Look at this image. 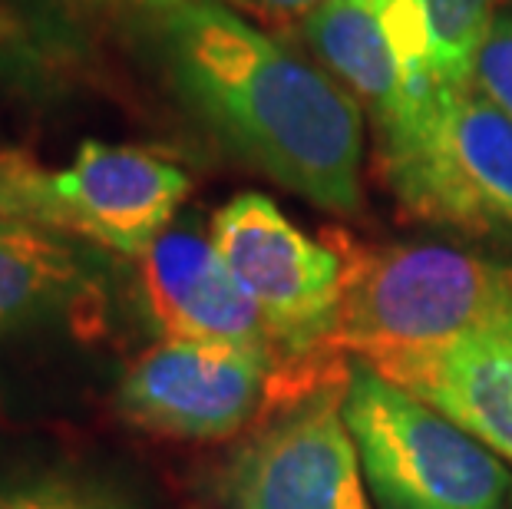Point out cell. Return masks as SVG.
<instances>
[{"instance_id":"6da1fadb","label":"cell","mask_w":512,"mask_h":509,"mask_svg":"<svg viewBox=\"0 0 512 509\" xmlns=\"http://www.w3.org/2000/svg\"><path fill=\"white\" fill-rule=\"evenodd\" d=\"M149 20L172 90L238 159L324 212L364 209V110L328 70L222 0Z\"/></svg>"},{"instance_id":"7a4b0ae2","label":"cell","mask_w":512,"mask_h":509,"mask_svg":"<svg viewBox=\"0 0 512 509\" xmlns=\"http://www.w3.org/2000/svg\"><path fill=\"white\" fill-rule=\"evenodd\" d=\"M344 258L334 351L374 364L460 334L512 324V275L489 258L437 242L361 245L328 232Z\"/></svg>"},{"instance_id":"3957f363","label":"cell","mask_w":512,"mask_h":509,"mask_svg":"<svg viewBox=\"0 0 512 509\" xmlns=\"http://www.w3.org/2000/svg\"><path fill=\"white\" fill-rule=\"evenodd\" d=\"M212 245L265 318L285 367L304 384L344 381L334 351L344 258L328 235L311 238L268 196L242 192L212 215Z\"/></svg>"},{"instance_id":"277c9868","label":"cell","mask_w":512,"mask_h":509,"mask_svg":"<svg viewBox=\"0 0 512 509\" xmlns=\"http://www.w3.org/2000/svg\"><path fill=\"white\" fill-rule=\"evenodd\" d=\"M344 420L374 509H506L512 500L503 457L364 361H351Z\"/></svg>"},{"instance_id":"5b68a950","label":"cell","mask_w":512,"mask_h":509,"mask_svg":"<svg viewBox=\"0 0 512 509\" xmlns=\"http://www.w3.org/2000/svg\"><path fill=\"white\" fill-rule=\"evenodd\" d=\"M380 172L410 215L470 235H512V119L476 86H440Z\"/></svg>"},{"instance_id":"8992f818","label":"cell","mask_w":512,"mask_h":509,"mask_svg":"<svg viewBox=\"0 0 512 509\" xmlns=\"http://www.w3.org/2000/svg\"><path fill=\"white\" fill-rule=\"evenodd\" d=\"M308 391L314 387L265 357L162 338L126 367L116 410L162 437L225 440Z\"/></svg>"},{"instance_id":"52a82bcc","label":"cell","mask_w":512,"mask_h":509,"mask_svg":"<svg viewBox=\"0 0 512 509\" xmlns=\"http://www.w3.org/2000/svg\"><path fill=\"white\" fill-rule=\"evenodd\" d=\"M344 381L261 417L219 473L228 509H374L344 420Z\"/></svg>"},{"instance_id":"ba28073f","label":"cell","mask_w":512,"mask_h":509,"mask_svg":"<svg viewBox=\"0 0 512 509\" xmlns=\"http://www.w3.org/2000/svg\"><path fill=\"white\" fill-rule=\"evenodd\" d=\"M189 176L149 149L86 139L67 169H37L27 222L139 258L176 222Z\"/></svg>"},{"instance_id":"9c48e42d","label":"cell","mask_w":512,"mask_h":509,"mask_svg":"<svg viewBox=\"0 0 512 509\" xmlns=\"http://www.w3.org/2000/svg\"><path fill=\"white\" fill-rule=\"evenodd\" d=\"M139 288L162 338L219 344L285 367L265 318L238 285L212 238L195 225L172 222L139 255Z\"/></svg>"},{"instance_id":"30bf717a","label":"cell","mask_w":512,"mask_h":509,"mask_svg":"<svg viewBox=\"0 0 512 509\" xmlns=\"http://www.w3.org/2000/svg\"><path fill=\"white\" fill-rule=\"evenodd\" d=\"M370 367L512 463V324L384 357Z\"/></svg>"},{"instance_id":"8fae6325","label":"cell","mask_w":512,"mask_h":509,"mask_svg":"<svg viewBox=\"0 0 512 509\" xmlns=\"http://www.w3.org/2000/svg\"><path fill=\"white\" fill-rule=\"evenodd\" d=\"M106 311V262L96 245L0 219V338L67 324L90 338Z\"/></svg>"},{"instance_id":"7c38bea8","label":"cell","mask_w":512,"mask_h":509,"mask_svg":"<svg viewBox=\"0 0 512 509\" xmlns=\"http://www.w3.org/2000/svg\"><path fill=\"white\" fill-rule=\"evenodd\" d=\"M301 34L364 110L377 146L400 139L437 100L440 86H420L410 77L370 0H328L301 20Z\"/></svg>"},{"instance_id":"4fadbf2b","label":"cell","mask_w":512,"mask_h":509,"mask_svg":"<svg viewBox=\"0 0 512 509\" xmlns=\"http://www.w3.org/2000/svg\"><path fill=\"white\" fill-rule=\"evenodd\" d=\"M433 47V77L440 86H473L476 60L493 27V0H420Z\"/></svg>"},{"instance_id":"5bb4252c","label":"cell","mask_w":512,"mask_h":509,"mask_svg":"<svg viewBox=\"0 0 512 509\" xmlns=\"http://www.w3.org/2000/svg\"><path fill=\"white\" fill-rule=\"evenodd\" d=\"M0 509H139L123 490L86 480V476H37V480L0 486Z\"/></svg>"},{"instance_id":"9a60e30c","label":"cell","mask_w":512,"mask_h":509,"mask_svg":"<svg viewBox=\"0 0 512 509\" xmlns=\"http://www.w3.org/2000/svg\"><path fill=\"white\" fill-rule=\"evenodd\" d=\"M473 86L512 119V14L499 10L479 50Z\"/></svg>"},{"instance_id":"2e32d148","label":"cell","mask_w":512,"mask_h":509,"mask_svg":"<svg viewBox=\"0 0 512 509\" xmlns=\"http://www.w3.org/2000/svg\"><path fill=\"white\" fill-rule=\"evenodd\" d=\"M37 162L20 153H0V219L27 222V189Z\"/></svg>"},{"instance_id":"e0dca14e","label":"cell","mask_w":512,"mask_h":509,"mask_svg":"<svg viewBox=\"0 0 512 509\" xmlns=\"http://www.w3.org/2000/svg\"><path fill=\"white\" fill-rule=\"evenodd\" d=\"M228 4L252 10L255 17L265 20H304L318 7L328 4V0H228Z\"/></svg>"},{"instance_id":"ac0fdd59","label":"cell","mask_w":512,"mask_h":509,"mask_svg":"<svg viewBox=\"0 0 512 509\" xmlns=\"http://www.w3.org/2000/svg\"><path fill=\"white\" fill-rule=\"evenodd\" d=\"M96 4H110V7H129V10H143V14H162L169 7H179L185 0H96Z\"/></svg>"},{"instance_id":"d6986e66","label":"cell","mask_w":512,"mask_h":509,"mask_svg":"<svg viewBox=\"0 0 512 509\" xmlns=\"http://www.w3.org/2000/svg\"><path fill=\"white\" fill-rule=\"evenodd\" d=\"M509 509H512V506H509Z\"/></svg>"}]
</instances>
